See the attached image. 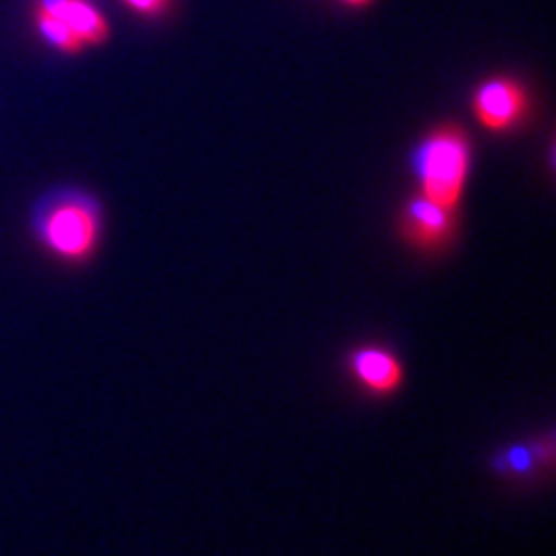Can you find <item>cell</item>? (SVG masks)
<instances>
[{
  "mask_svg": "<svg viewBox=\"0 0 556 556\" xmlns=\"http://www.w3.org/2000/svg\"><path fill=\"white\" fill-rule=\"evenodd\" d=\"M28 230L35 247L54 263L84 267L102 247L104 208L91 190L56 186L33 202Z\"/></svg>",
  "mask_w": 556,
  "mask_h": 556,
  "instance_id": "1",
  "label": "cell"
},
{
  "mask_svg": "<svg viewBox=\"0 0 556 556\" xmlns=\"http://www.w3.org/2000/svg\"><path fill=\"white\" fill-rule=\"evenodd\" d=\"M413 177L420 195L447 208H459L468 174H471V142L459 126H439L417 142L410 155Z\"/></svg>",
  "mask_w": 556,
  "mask_h": 556,
  "instance_id": "2",
  "label": "cell"
},
{
  "mask_svg": "<svg viewBox=\"0 0 556 556\" xmlns=\"http://www.w3.org/2000/svg\"><path fill=\"white\" fill-rule=\"evenodd\" d=\"M394 230L404 247H408L413 253L441 257L459 239V208H447L417 193L399 208Z\"/></svg>",
  "mask_w": 556,
  "mask_h": 556,
  "instance_id": "3",
  "label": "cell"
},
{
  "mask_svg": "<svg viewBox=\"0 0 556 556\" xmlns=\"http://www.w3.org/2000/svg\"><path fill=\"white\" fill-rule=\"evenodd\" d=\"M345 371L355 388L376 399H388L402 392L406 367L392 348L380 343H362L345 355Z\"/></svg>",
  "mask_w": 556,
  "mask_h": 556,
  "instance_id": "4",
  "label": "cell"
},
{
  "mask_svg": "<svg viewBox=\"0 0 556 556\" xmlns=\"http://www.w3.org/2000/svg\"><path fill=\"white\" fill-rule=\"evenodd\" d=\"M529 98L525 86L510 77H494L478 86L473 93V114L490 132H508L525 121Z\"/></svg>",
  "mask_w": 556,
  "mask_h": 556,
  "instance_id": "5",
  "label": "cell"
},
{
  "mask_svg": "<svg viewBox=\"0 0 556 556\" xmlns=\"http://www.w3.org/2000/svg\"><path fill=\"white\" fill-rule=\"evenodd\" d=\"M554 433L547 431L538 439L498 447L490 459V468L498 478L506 480H533L541 476L543 468L549 471L554 466Z\"/></svg>",
  "mask_w": 556,
  "mask_h": 556,
  "instance_id": "6",
  "label": "cell"
},
{
  "mask_svg": "<svg viewBox=\"0 0 556 556\" xmlns=\"http://www.w3.org/2000/svg\"><path fill=\"white\" fill-rule=\"evenodd\" d=\"M45 8L73 30L84 47H96L110 40V24L91 0H38Z\"/></svg>",
  "mask_w": 556,
  "mask_h": 556,
  "instance_id": "7",
  "label": "cell"
},
{
  "mask_svg": "<svg viewBox=\"0 0 556 556\" xmlns=\"http://www.w3.org/2000/svg\"><path fill=\"white\" fill-rule=\"evenodd\" d=\"M33 22H35V28H38L42 38L51 47H56L59 51H63V54H81V51L86 49L79 42L77 35L70 30L63 22H59L54 14L47 12L45 8H40V5L33 8Z\"/></svg>",
  "mask_w": 556,
  "mask_h": 556,
  "instance_id": "8",
  "label": "cell"
},
{
  "mask_svg": "<svg viewBox=\"0 0 556 556\" xmlns=\"http://www.w3.org/2000/svg\"><path fill=\"white\" fill-rule=\"evenodd\" d=\"M124 3L139 14L153 16V14H163L169 5V0H124Z\"/></svg>",
  "mask_w": 556,
  "mask_h": 556,
  "instance_id": "9",
  "label": "cell"
},
{
  "mask_svg": "<svg viewBox=\"0 0 556 556\" xmlns=\"http://www.w3.org/2000/svg\"><path fill=\"white\" fill-rule=\"evenodd\" d=\"M343 3L353 5V8H359V5H367V3H371V0H343Z\"/></svg>",
  "mask_w": 556,
  "mask_h": 556,
  "instance_id": "10",
  "label": "cell"
}]
</instances>
